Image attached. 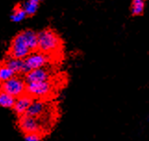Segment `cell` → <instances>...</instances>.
<instances>
[{
  "label": "cell",
  "instance_id": "1",
  "mask_svg": "<svg viewBox=\"0 0 149 141\" xmlns=\"http://www.w3.org/2000/svg\"><path fill=\"white\" fill-rule=\"evenodd\" d=\"M38 34V49L40 52L48 55L52 54L59 48L60 39L53 30L45 29Z\"/></svg>",
  "mask_w": 149,
  "mask_h": 141
},
{
  "label": "cell",
  "instance_id": "2",
  "mask_svg": "<svg viewBox=\"0 0 149 141\" xmlns=\"http://www.w3.org/2000/svg\"><path fill=\"white\" fill-rule=\"evenodd\" d=\"M31 49L25 40L22 32L19 33L13 38L9 48V57L17 60H25L31 54Z\"/></svg>",
  "mask_w": 149,
  "mask_h": 141
},
{
  "label": "cell",
  "instance_id": "3",
  "mask_svg": "<svg viewBox=\"0 0 149 141\" xmlns=\"http://www.w3.org/2000/svg\"><path fill=\"white\" fill-rule=\"evenodd\" d=\"M26 86L27 83L25 80H22L20 78L15 76L12 79L2 83L1 90L2 92H5L10 96L18 98L25 95L24 93L26 92Z\"/></svg>",
  "mask_w": 149,
  "mask_h": 141
},
{
  "label": "cell",
  "instance_id": "4",
  "mask_svg": "<svg viewBox=\"0 0 149 141\" xmlns=\"http://www.w3.org/2000/svg\"><path fill=\"white\" fill-rule=\"evenodd\" d=\"M27 71L30 72L33 70L45 68L47 63L49 61V57L42 52H33L31 53L26 59L24 60Z\"/></svg>",
  "mask_w": 149,
  "mask_h": 141
},
{
  "label": "cell",
  "instance_id": "5",
  "mask_svg": "<svg viewBox=\"0 0 149 141\" xmlns=\"http://www.w3.org/2000/svg\"><path fill=\"white\" fill-rule=\"evenodd\" d=\"M52 86L48 82L38 83H28L26 86V94L32 98H45L49 95Z\"/></svg>",
  "mask_w": 149,
  "mask_h": 141
},
{
  "label": "cell",
  "instance_id": "6",
  "mask_svg": "<svg viewBox=\"0 0 149 141\" xmlns=\"http://www.w3.org/2000/svg\"><path fill=\"white\" fill-rule=\"evenodd\" d=\"M19 127L25 135L39 134L41 131V125L37 122L36 118L29 117L27 115L20 116L19 120Z\"/></svg>",
  "mask_w": 149,
  "mask_h": 141
},
{
  "label": "cell",
  "instance_id": "7",
  "mask_svg": "<svg viewBox=\"0 0 149 141\" xmlns=\"http://www.w3.org/2000/svg\"><path fill=\"white\" fill-rule=\"evenodd\" d=\"M50 78L49 72L45 68H41V69L33 70L25 75V82L28 83H38L48 82Z\"/></svg>",
  "mask_w": 149,
  "mask_h": 141
},
{
  "label": "cell",
  "instance_id": "8",
  "mask_svg": "<svg viewBox=\"0 0 149 141\" xmlns=\"http://www.w3.org/2000/svg\"><path fill=\"white\" fill-rule=\"evenodd\" d=\"M33 101V98L27 95V94L18 98L13 108L14 112H16L18 115H20V116L25 115V113L28 111V109L32 105Z\"/></svg>",
  "mask_w": 149,
  "mask_h": 141
},
{
  "label": "cell",
  "instance_id": "9",
  "mask_svg": "<svg viewBox=\"0 0 149 141\" xmlns=\"http://www.w3.org/2000/svg\"><path fill=\"white\" fill-rule=\"evenodd\" d=\"M4 65L10 68L13 72H15V74H24L25 75L28 74L24 60H17L9 57L8 60L4 61Z\"/></svg>",
  "mask_w": 149,
  "mask_h": 141
},
{
  "label": "cell",
  "instance_id": "10",
  "mask_svg": "<svg viewBox=\"0 0 149 141\" xmlns=\"http://www.w3.org/2000/svg\"><path fill=\"white\" fill-rule=\"evenodd\" d=\"M44 111H45V103L41 100H36L33 101L32 105L28 109V111L25 113V115H27L29 117L36 118L40 116L41 114H43Z\"/></svg>",
  "mask_w": 149,
  "mask_h": 141
},
{
  "label": "cell",
  "instance_id": "11",
  "mask_svg": "<svg viewBox=\"0 0 149 141\" xmlns=\"http://www.w3.org/2000/svg\"><path fill=\"white\" fill-rule=\"evenodd\" d=\"M25 40H26L29 48L31 51H34L38 48V34H35L33 30H25L22 31Z\"/></svg>",
  "mask_w": 149,
  "mask_h": 141
},
{
  "label": "cell",
  "instance_id": "12",
  "mask_svg": "<svg viewBox=\"0 0 149 141\" xmlns=\"http://www.w3.org/2000/svg\"><path fill=\"white\" fill-rule=\"evenodd\" d=\"M39 0H29V1H24L20 5V7L27 14V16H33L37 11L39 8Z\"/></svg>",
  "mask_w": 149,
  "mask_h": 141
},
{
  "label": "cell",
  "instance_id": "13",
  "mask_svg": "<svg viewBox=\"0 0 149 141\" xmlns=\"http://www.w3.org/2000/svg\"><path fill=\"white\" fill-rule=\"evenodd\" d=\"M16 100V98L10 96L5 92H1V94H0V105L4 108H14Z\"/></svg>",
  "mask_w": 149,
  "mask_h": 141
},
{
  "label": "cell",
  "instance_id": "14",
  "mask_svg": "<svg viewBox=\"0 0 149 141\" xmlns=\"http://www.w3.org/2000/svg\"><path fill=\"white\" fill-rule=\"evenodd\" d=\"M26 16H27V14L25 13L22 8L20 7V5H18V6L14 8L13 13L11 14V16H10V20H11L13 22H20L22 20H23L26 18Z\"/></svg>",
  "mask_w": 149,
  "mask_h": 141
},
{
  "label": "cell",
  "instance_id": "15",
  "mask_svg": "<svg viewBox=\"0 0 149 141\" xmlns=\"http://www.w3.org/2000/svg\"><path fill=\"white\" fill-rule=\"evenodd\" d=\"M15 74H16L15 72H13L8 66L3 64L1 67H0V80H1L2 83L12 79L13 77H15Z\"/></svg>",
  "mask_w": 149,
  "mask_h": 141
},
{
  "label": "cell",
  "instance_id": "16",
  "mask_svg": "<svg viewBox=\"0 0 149 141\" xmlns=\"http://www.w3.org/2000/svg\"><path fill=\"white\" fill-rule=\"evenodd\" d=\"M146 3L143 0H133L131 6V11L133 16H138L143 12Z\"/></svg>",
  "mask_w": 149,
  "mask_h": 141
},
{
  "label": "cell",
  "instance_id": "17",
  "mask_svg": "<svg viewBox=\"0 0 149 141\" xmlns=\"http://www.w3.org/2000/svg\"><path fill=\"white\" fill-rule=\"evenodd\" d=\"M42 139L40 134H29L25 135V141H40Z\"/></svg>",
  "mask_w": 149,
  "mask_h": 141
}]
</instances>
